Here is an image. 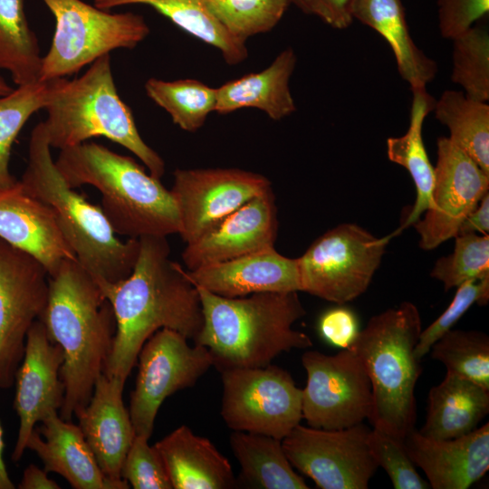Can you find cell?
I'll return each instance as SVG.
<instances>
[{"mask_svg":"<svg viewBox=\"0 0 489 489\" xmlns=\"http://www.w3.org/2000/svg\"><path fill=\"white\" fill-rule=\"evenodd\" d=\"M130 274L100 285L110 302L116 332L103 373L125 383L146 340L160 329L175 331L194 342L204 315L200 296L186 270L169 259L166 236L139 238Z\"/></svg>","mask_w":489,"mask_h":489,"instance_id":"1","label":"cell"},{"mask_svg":"<svg viewBox=\"0 0 489 489\" xmlns=\"http://www.w3.org/2000/svg\"><path fill=\"white\" fill-rule=\"evenodd\" d=\"M40 321L63 353L60 375L65 391L59 415L71 421L86 407L103 373L116 332L114 311L92 275L69 259L49 277Z\"/></svg>","mask_w":489,"mask_h":489,"instance_id":"2","label":"cell"},{"mask_svg":"<svg viewBox=\"0 0 489 489\" xmlns=\"http://www.w3.org/2000/svg\"><path fill=\"white\" fill-rule=\"evenodd\" d=\"M196 287L204 324L195 344L209 350L218 370L264 367L283 352L312 346L307 334L292 328L306 314L298 292L227 298Z\"/></svg>","mask_w":489,"mask_h":489,"instance_id":"3","label":"cell"},{"mask_svg":"<svg viewBox=\"0 0 489 489\" xmlns=\"http://www.w3.org/2000/svg\"><path fill=\"white\" fill-rule=\"evenodd\" d=\"M54 163L70 187L91 185L101 192V208L117 235L139 239L178 234L170 190L132 158L86 141L61 149Z\"/></svg>","mask_w":489,"mask_h":489,"instance_id":"4","label":"cell"},{"mask_svg":"<svg viewBox=\"0 0 489 489\" xmlns=\"http://www.w3.org/2000/svg\"><path fill=\"white\" fill-rule=\"evenodd\" d=\"M32 196L48 205L77 261L99 285L128 277L135 265L139 241H121L101 206L70 187L51 154L43 122L31 133L26 168L19 180Z\"/></svg>","mask_w":489,"mask_h":489,"instance_id":"5","label":"cell"},{"mask_svg":"<svg viewBox=\"0 0 489 489\" xmlns=\"http://www.w3.org/2000/svg\"><path fill=\"white\" fill-rule=\"evenodd\" d=\"M421 331L417 307L403 302L372 316L350 348L370 380L372 409L368 419L373 427L400 439L415 428V388L422 372L415 350Z\"/></svg>","mask_w":489,"mask_h":489,"instance_id":"6","label":"cell"},{"mask_svg":"<svg viewBox=\"0 0 489 489\" xmlns=\"http://www.w3.org/2000/svg\"><path fill=\"white\" fill-rule=\"evenodd\" d=\"M43 110L51 148L61 150L103 137L132 152L154 177L163 176L164 160L142 139L130 109L118 94L110 53L91 63L82 76L62 78Z\"/></svg>","mask_w":489,"mask_h":489,"instance_id":"7","label":"cell"},{"mask_svg":"<svg viewBox=\"0 0 489 489\" xmlns=\"http://www.w3.org/2000/svg\"><path fill=\"white\" fill-rule=\"evenodd\" d=\"M42 1L55 19V30L39 82L76 73L115 49H133L150 33L144 17L134 13H111L82 0Z\"/></svg>","mask_w":489,"mask_h":489,"instance_id":"8","label":"cell"},{"mask_svg":"<svg viewBox=\"0 0 489 489\" xmlns=\"http://www.w3.org/2000/svg\"><path fill=\"white\" fill-rule=\"evenodd\" d=\"M392 234L376 237L361 226L343 223L315 239L297 258L301 292L345 304L369 288Z\"/></svg>","mask_w":489,"mask_h":489,"instance_id":"9","label":"cell"},{"mask_svg":"<svg viewBox=\"0 0 489 489\" xmlns=\"http://www.w3.org/2000/svg\"><path fill=\"white\" fill-rule=\"evenodd\" d=\"M220 414L233 431L283 440L302 419V391L292 375L273 364L219 370Z\"/></svg>","mask_w":489,"mask_h":489,"instance_id":"10","label":"cell"},{"mask_svg":"<svg viewBox=\"0 0 489 489\" xmlns=\"http://www.w3.org/2000/svg\"><path fill=\"white\" fill-rule=\"evenodd\" d=\"M137 362L139 370L129 412L135 435L150 438L164 400L193 387L214 366V358L205 346H191L180 333L160 329L143 344Z\"/></svg>","mask_w":489,"mask_h":489,"instance_id":"11","label":"cell"},{"mask_svg":"<svg viewBox=\"0 0 489 489\" xmlns=\"http://www.w3.org/2000/svg\"><path fill=\"white\" fill-rule=\"evenodd\" d=\"M307 374L302 418L309 427L342 429L369 418L372 390L365 367L352 349L329 355L307 350L302 356Z\"/></svg>","mask_w":489,"mask_h":489,"instance_id":"12","label":"cell"},{"mask_svg":"<svg viewBox=\"0 0 489 489\" xmlns=\"http://www.w3.org/2000/svg\"><path fill=\"white\" fill-rule=\"evenodd\" d=\"M370 428L342 429L297 425L283 440L293 466L321 489H367L377 468L368 445Z\"/></svg>","mask_w":489,"mask_h":489,"instance_id":"13","label":"cell"},{"mask_svg":"<svg viewBox=\"0 0 489 489\" xmlns=\"http://www.w3.org/2000/svg\"><path fill=\"white\" fill-rule=\"evenodd\" d=\"M49 273L34 256L0 238V388H9L24 356L28 331L41 319Z\"/></svg>","mask_w":489,"mask_h":489,"instance_id":"14","label":"cell"},{"mask_svg":"<svg viewBox=\"0 0 489 489\" xmlns=\"http://www.w3.org/2000/svg\"><path fill=\"white\" fill-rule=\"evenodd\" d=\"M272 188L264 176L239 168L176 169L170 190L186 244L215 229L252 198Z\"/></svg>","mask_w":489,"mask_h":489,"instance_id":"15","label":"cell"},{"mask_svg":"<svg viewBox=\"0 0 489 489\" xmlns=\"http://www.w3.org/2000/svg\"><path fill=\"white\" fill-rule=\"evenodd\" d=\"M431 203L413 226L423 250L455 237L465 217L488 193L489 175L447 137L437 139Z\"/></svg>","mask_w":489,"mask_h":489,"instance_id":"16","label":"cell"},{"mask_svg":"<svg viewBox=\"0 0 489 489\" xmlns=\"http://www.w3.org/2000/svg\"><path fill=\"white\" fill-rule=\"evenodd\" d=\"M62 348L53 343L43 323L38 320L28 331L24 356L14 375V408L19 418L17 438L12 454L20 461L37 423L59 413L64 398L60 371L63 363Z\"/></svg>","mask_w":489,"mask_h":489,"instance_id":"17","label":"cell"},{"mask_svg":"<svg viewBox=\"0 0 489 489\" xmlns=\"http://www.w3.org/2000/svg\"><path fill=\"white\" fill-rule=\"evenodd\" d=\"M125 383L101 373L91 399L75 417L99 467L105 475V489H128L120 469L135 437L122 393Z\"/></svg>","mask_w":489,"mask_h":489,"instance_id":"18","label":"cell"},{"mask_svg":"<svg viewBox=\"0 0 489 489\" xmlns=\"http://www.w3.org/2000/svg\"><path fill=\"white\" fill-rule=\"evenodd\" d=\"M278 221L272 188L225 217L215 229L187 244L182 252L187 270L274 247Z\"/></svg>","mask_w":489,"mask_h":489,"instance_id":"19","label":"cell"},{"mask_svg":"<svg viewBox=\"0 0 489 489\" xmlns=\"http://www.w3.org/2000/svg\"><path fill=\"white\" fill-rule=\"evenodd\" d=\"M0 238L34 256L50 277L64 261L76 259L51 207L29 194L19 180L0 189Z\"/></svg>","mask_w":489,"mask_h":489,"instance_id":"20","label":"cell"},{"mask_svg":"<svg viewBox=\"0 0 489 489\" xmlns=\"http://www.w3.org/2000/svg\"><path fill=\"white\" fill-rule=\"evenodd\" d=\"M404 445L433 489H467L489 470L488 422L450 439L428 438L414 428Z\"/></svg>","mask_w":489,"mask_h":489,"instance_id":"21","label":"cell"},{"mask_svg":"<svg viewBox=\"0 0 489 489\" xmlns=\"http://www.w3.org/2000/svg\"><path fill=\"white\" fill-rule=\"evenodd\" d=\"M186 273L196 286L227 298L301 292L297 258L286 257L274 247Z\"/></svg>","mask_w":489,"mask_h":489,"instance_id":"22","label":"cell"},{"mask_svg":"<svg viewBox=\"0 0 489 489\" xmlns=\"http://www.w3.org/2000/svg\"><path fill=\"white\" fill-rule=\"evenodd\" d=\"M35 427L27 449L34 451L46 472L62 475L74 489H105V475L84 436L72 421L54 413Z\"/></svg>","mask_w":489,"mask_h":489,"instance_id":"23","label":"cell"},{"mask_svg":"<svg viewBox=\"0 0 489 489\" xmlns=\"http://www.w3.org/2000/svg\"><path fill=\"white\" fill-rule=\"evenodd\" d=\"M173 489H229L237 484L229 461L213 443L180 426L154 444Z\"/></svg>","mask_w":489,"mask_h":489,"instance_id":"24","label":"cell"},{"mask_svg":"<svg viewBox=\"0 0 489 489\" xmlns=\"http://www.w3.org/2000/svg\"><path fill=\"white\" fill-rule=\"evenodd\" d=\"M297 57L292 48L282 51L264 70L244 75L216 89L215 111L231 113L242 108H256L280 120L296 110L290 79Z\"/></svg>","mask_w":489,"mask_h":489,"instance_id":"25","label":"cell"},{"mask_svg":"<svg viewBox=\"0 0 489 489\" xmlns=\"http://www.w3.org/2000/svg\"><path fill=\"white\" fill-rule=\"evenodd\" d=\"M489 413V390L446 371L427 396L425 423L418 431L432 439L465 436L478 427Z\"/></svg>","mask_w":489,"mask_h":489,"instance_id":"26","label":"cell"},{"mask_svg":"<svg viewBox=\"0 0 489 489\" xmlns=\"http://www.w3.org/2000/svg\"><path fill=\"white\" fill-rule=\"evenodd\" d=\"M350 14L388 43L398 71L410 88L426 87L436 77L437 65L414 43L401 0H351Z\"/></svg>","mask_w":489,"mask_h":489,"instance_id":"27","label":"cell"},{"mask_svg":"<svg viewBox=\"0 0 489 489\" xmlns=\"http://www.w3.org/2000/svg\"><path fill=\"white\" fill-rule=\"evenodd\" d=\"M412 103L408 131L387 139V154L390 161L406 168L416 187V201L405 221L396 231L399 234L421 217L429 207L435 183V170L426 150L422 129L426 117L433 110L436 100L426 87L411 88Z\"/></svg>","mask_w":489,"mask_h":489,"instance_id":"28","label":"cell"},{"mask_svg":"<svg viewBox=\"0 0 489 489\" xmlns=\"http://www.w3.org/2000/svg\"><path fill=\"white\" fill-rule=\"evenodd\" d=\"M232 452L241 468V480L261 489H308L304 479L294 471L275 437L234 431L229 437Z\"/></svg>","mask_w":489,"mask_h":489,"instance_id":"29","label":"cell"},{"mask_svg":"<svg viewBox=\"0 0 489 489\" xmlns=\"http://www.w3.org/2000/svg\"><path fill=\"white\" fill-rule=\"evenodd\" d=\"M129 5L152 7L187 34L217 48L228 64H237L247 57L245 43L218 22L206 0H94L95 6L106 10Z\"/></svg>","mask_w":489,"mask_h":489,"instance_id":"30","label":"cell"},{"mask_svg":"<svg viewBox=\"0 0 489 489\" xmlns=\"http://www.w3.org/2000/svg\"><path fill=\"white\" fill-rule=\"evenodd\" d=\"M432 111L447 127L450 140L489 175V105L463 91L447 90L435 101Z\"/></svg>","mask_w":489,"mask_h":489,"instance_id":"31","label":"cell"},{"mask_svg":"<svg viewBox=\"0 0 489 489\" xmlns=\"http://www.w3.org/2000/svg\"><path fill=\"white\" fill-rule=\"evenodd\" d=\"M42 58L24 0H0V69L7 71L17 86L34 83L39 82Z\"/></svg>","mask_w":489,"mask_h":489,"instance_id":"32","label":"cell"},{"mask_svg":"<svg viewBox=\"0 0 489 489\" xmlns=\"http://www.w3.org/2000/svg\"><path fill=\"white\" fill-rule=\"evenodd\" d=\"M61 80L17 86L0 97V189L17 183L9 168L13 143L29 118L43 110Z\"/></svg>","mask_w":489,"mask_h":489,"instance_id":"33","label":"cell"},{"mask_svg":"<svg viewBox=\"0 0 489 489\" xmlns=\"http://www.w3.org/2000/svg\"><path fill=\"white\" fill-rule=\"evenodd\" d=\"M145 90L170 115L172 121L186 131L199 129L208 114L215 111L216 89L197 80L168 82L150 78L145 83Z\"/></svg>","mask_w":489,"mask_h":489,"instance_id":"34","label":"cell"},{"mask_svg":"<svg viewBox=\"0 0 489 489\" xmlns=\"http://www.w3.org/2000/svg\"><path fill=\"white\" fill-rule=\"evenodd\" d=\"M434 360L446 371L489 390V337L479 331L449 330L431 347Z\"/></svg>","mask_w":489,"mask_h":489,"instance_id":"35","label":"cell"},{"mask_svg":"<svg viewBox=\"0 0 489 489\" xmlns=\"http://www.w3.org/2000/svg\"><path fill=\"white\" fill-rule=\"evenodd\" d=\"M453 40L451 80L474 100H489V34L480 27H471Z\"/></svg>","mask_w":489,"mask_h":489,"instance_id":"36","label":"cell"},{"mask_svg":"<svg viewBox=\"0 0 489 489\" xmlns=\"http://www.w3.org/2000/svg\"><path fill=\"white\" fill-rule=\"evenodd\" d=\"M218 22L236 39L245 41L271 31L291 0H206Z\"/></svg>","mask_w":489,"mask_h":489,"instance_id":"37","label":"cell"},{"mask_svg":"<svg viewBox=\"0 0 489 489\" xmlns=\"http://www.w3.org/2000/svg\"><path fill=\"white\" fill-rule=\"evenodd\" d=\"M430 276L441 282L445 291L489 276V235H456L453 252L436 260Z\"/></svg>","mask_w":489,"mask_h":489,"instance_id":"38","label":"cell"},{"mask_svg":"<svg viewBox=\"0 0 489 489\" xmlns=\"http://www.w3.org/2000/svg\"><path fill=\"white\" fill-rule=\"evenodd\" d=\"M368 445L378 466L387 472L395 489L430 488L428 482L417 473L404 439L372 427L368 435Z\"/></svg>","mask_w":489,"mask_h":489,"instance_id":"39","label":"cell"},{"mask_svg":"<svg viewBox=\"0 0 489 489\" xmlns=\"http://www.w3.org/2000/svg\"><path fill=\"white\" fill-rule=\"evenodd\" d=\"M455 296L447 308L425 330L421 331L415 350L416 356L422 359L432 345L451 330L475 303L486 305L489 301V276L469 280L456 287Z\"/></svg>","mask_w":489,"mask_h":489,"instance_id":"40","label":"cell"},{"mask_svg":"<svg viewBox=\"0 0 489 489\" xmlns=\"http://www.w3.org/2000/svg\"><path fill=\"white\" fill-rule=\"evenodd\" d=\"M149 439L135 435L120 475L134 489H173L161 456Z\"/></svg>","mask_w":489,"mask_h":489,"instance_id":"41","label":"cell"},{"mask_svg":"<svg viewBox=\"0 0 489 489\" xmlns=\"http://www.w3.org/2000/svg\"><path fill=\"white\" fill-rule=\"evenodd\" d=\"M440 34L454 39L489 12V0H437Z\"/></svg>","mask_w":489,"mask_h":489,"instance_id":"42","label":"cell"},{"mask_svg":"<svg viewBox=\"0 0 489 489\" xmlns=\"http://www.w3.org/2000/svg\"><path fill=\"white\" fill-rule=\"evenodd\" d=\"M337 305L320 315L317 331L328 344L341 350L350 349L360 332L359 320L351 309Z\"/></svg>","mask_w":489,"mask_h":489,"instance_id":"43","label":"cell"},{"mask_svg":"<svg viewBox=\"0 0 489 489\" xmlns=\"http://www.w3.org/2000/svg\"><path fill=\"white\" fill-rule=\"evenodd\" d=\"M350 2L351 0H302L301 10L317 15L335 29H345L353 21Z\"/></svg>","mask_w":489,"mask_h":489,"instance_id":"44","label":"cell"},{"mask_svg":"<svg viewBox=\"0 0 489 489\" xmlns=\"http://www.w3.org/2000/svg\"><path fill=\"white\" fill-rule=\"evenodd\" d=\"M489 232V193L479 202L461 224L457 235L481 234Z\"/></svg>","mask_w":489,"mask_h":489,"instance_id":"45","label":"cell"},{"mask_svg":"<svg viewBox=\"0 0 489 489\" xmlns=\"http://www.w3.org/2000/svg\"><path fill=\"white\" fill-rule=\"evenodd\" d=\"M48 472L30 464L23 473L19 489H60L61 486L47 475Z\"/></svg>","mask_w":489,"mask_h":489,"instance_id":"46","label":"cell"},{"mask_svg":"<svg viewBox=\"0 0 489 489\" xmlns=\"http://www.w3.org/2000/svg\"><path fill=\"white\" fill-rule=\"evenodd\" d=\"M4 431L0 422V489H14V484L12 482L4 461Z\"/></svg>","mask_w":489,"mask_h":489,"instance_id":"47","label":"cell"},{"mask_svg":"<svg viewBox=\"0 0 489 489\" xmlns=\"http://www.w3.org/2000/svg\"><path fill=\"white\" fill-rule=\"evenodd\" d=\"M14 89L6 82L0 74V97L10 93Z\"/></svg>","mask_w":489,"mask_h":489,"instance_id":"48","label":"cell"},{"mask_svg":"<svg viewBox=\"0 0 489 489\" xmlns=\"http://www.w3.org/2000/svg\"><path fill=\"white\" fill-rule=\"evenodd\" d=\"M292 4L302 9V0H291Z\"/></svg>","mask_w":489,"mask_h":489,"instance_id":"49","label":"cell"}]
</instances>
